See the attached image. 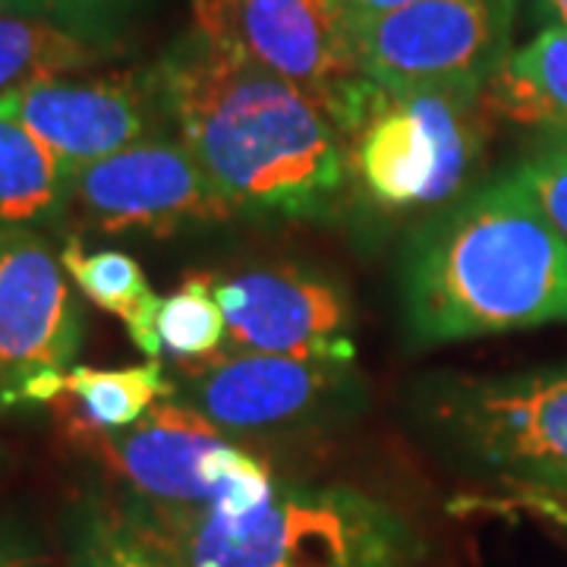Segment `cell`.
<instances>
[{
  "instance_id": "cb8c5ba5",
  "label": "cell",
  "mask_w": 567,
  "mask_h": 567,
  "mask_svg": "<svg viewBox=\"0 0 567 567\" xmlns=\"http://www.w3.org/2000/svg\"><path fill=\"white\" fill-rule=\"evenodd\" d=\"M331 17L341 22V29H353L360 22L375 20V17H385L391 10H401L406 3H416V0H324Z\"/></svg>"
},
{
  "instance_id": "4316f807",
  "label": "cell",
  "mask_w": 567,
  "mask_h": 567,
  "mask_svg": "<svg viewBox=\"0 0 567 567\" xmlns=\"http://www.w3.org/2000/svg\"><path fill=\"white\" fill-rule=\"evenodd\" d=\"M0 3H7V7H13V3H10V0H0Z\"/></svg>"
},
{
  "instance_id": "ba28073f",
  "label": "cell",
  "mask_w": 567,
  "mask_h": 567,
  "mask_svg": "<svg viewBox=\"0 0 567 567\" xmlns=\"http://www.w3.org/2000/svg\"><path fill=\"white\" fill-rule=\"evenodd\" d=\"M73 287L39 227L0 221V413L63 394L85 331Z\"/></svg>"
},
{
  "instance_id": "44dd1931",
  "label": "cell",
  "mask_w": 567,
  "mask_h": 567,
  "mask_svg": "<svg viewBox=\"0 0 567 567\" xmlns=\"http://www.w3.org/2000/svg\"><path fill=\"white\" fill-rule=\"evenodd\" d=\"M511 177L527 189L529 199L567 244V140L539 136L514 164Z\"/></svg>"
},
{
  "instance_id": "52a82bcc",
  "label": "cell",
  "mask_w": 567,
  "mask_h": 567,
  "mask_svg": "<svg viewBox=\"0 0 567 567\" xmlns=\"http://www.w3.org/2000/svg\"><path fill=\"white\" fill-rule=\"evenodd\" d=\"M520 0H416L347 29L363 76L385 89L486 95L511 58Z\"/></svg>"
},
{
  "instance_id": "ffe728a7",
  "label": "cell",
  "mask_w": 567,
  "mask_h": 567,
  "mask_svg": "<svg viewBox=\"0 0 567 567\" xmlns=\"http://www.w3.org/2000/svg\"><path fill=\"white\" fill-rule=\"evenodd\" d=\"M158 341L162 357L174 363H193L218 353L227 344V328L212 275H189L186 281L162 297L158 306Z\"/></svg>"
},
{
  "instance_id": "ac0fdd59",
  "label": "cell",
  "mask_w": 567,
  "mask_h": 567,
  "mask_svg": "<svg viewBox=\"0 0 567 567\" xmlns=\"http://www.w3.org/2000/svg\"><path fill=\"white\" fill-rule=\"evenodd\" d=\"M114 54V48L80 39L54 22L0 3V95L32 82L82 76Z\"/></svg>"
},
{
  "instance_id": "4fadbf2b",
  "label": "cell",
  "mask_w": 567,
  "mask_h": 567,
  "mask_svg": "<svg viewBox=\"0 0 567 567\" xmlns=\"http://www.w3.org/2000/svg\"><path fill=\"white\" fill-rule=\"evenodd\" d=\"M0 117L39 136L66 174L171 130L152 70L32 82L0 95Z\"/></svg>"
},
{
  "instance_id": "2e32d148",
  "label": "cell",
  "mask_w": 567,
  "mask_h": 567,
  "mask_svg": "<svg viewBox=\"0 0 567 567\" xmlns=\"http://www.w3.org/2000/svg\"><path fill=\"white\" fill-rule=\"evenodd\" d=\"M167 398H177V382L162 360L123 369L73 365L63 394L48 406L58 423H80L102 432H117L140 423L142 416Z\"/></svg>"
},
{
  "instance_id": "6da1fadb",
  "label": "cell",
  "mask_w": 567,
  "mask_h": 567,
  "mask_svg": "<svg viewBox=\"0 0 567 567\" xmlns=\"http://www.w3.org/2000/svg\"><path fill=\"white\" fill-rule=\"evenodd\" d=\"M148 70L167 126L237 215L328 218L347 199L344 136L303 89L193 25Z\"/></svg>"
},
{
  "instance_id": "5b68a950",
  "label": "cell",
  "mask_w": 567,
  "mask_h": 567,
  "mask_svg": "<svg viewBox=\"0 0 567 567\" xmlns=\"http://www.w3.org/2000/svg\"><path fill=\"white\" fill-rule=\"evenodd\" d=\"M432 451L466 473L567 502V363L432 375L410 391Z\"/></svg>"
},
{
  "instance_id": "8992f818",
  "label": "cell",
  "mask_w": 567,
  "mask_h": 567,
  "mask_svg": "<svg viewBox=\"0 0 567 567\" xmlns=\"http://www.w3.org/2000/svg\"><path fill=\"white\" fill-rule=\"evenodd\" d=\"M177 398L196 406L224 435L312 432L353 420L365 406V382L353 363L297 360L224 347L174 363Z\"/></svg>"
},
{
  "instance_id": "d4e9b609",
  "label": "cell",
  "mask_w": 567,
  "mask_h": 567,
  "mask_svg": "<svg viewBox=\"0 0 567 567\" xmlns=\"http://www.w3.org/2000/svg\"><path fill=\"white\" fill-rule=\"evenodd\" d=\"M533 13L543 29H567V0H533Z\"/></svg>"
},
{
  "instance_id": "3957f363",
  "label": "cell",
  "mask_w": 567,
  "mask_h": 567,
  "mask_svg": "<svg viewBox=\"0 0 567 567\" xmlns=\"http://www.w3.org/2000/svg\"><path fill=\"white\" fill-rule=\"evenodd\" d=\"M140 507L183 567H420L429 551L398 507L350 486L278 483L249 517Z\"/></svg>"
},
{
  "instance_id": "9c48e42d",
  "label": "cell",
  "mask_w": 567,
  "mask_h": 567,
  "mask_svg": "<svg viewBox=\"0 0 567 567\" xmlns=\"http://www.w3.org/2000/svg\"><path fill=\"white\" fill-rule=\"evenodd\" d=\"M240 218L174 130L70 174V237H171Z\"/></svg>"
},
{
  "instance_id": "9a60e30c",
  "label": "cell",
  "mask_w": 567,
  "mask_h": 567,
  "mask_svg": "<svg viewBox=\"0 0 567 567\" xmlns=\"http://www.w3.org/2000/svg\"><path fill=\"white\" fill-rule=\"evenodd\" d=\"M486 107L492 117L567 140V29H543L511 51L498 76L488 82Z\"/></svg>"
},
{
  "instance_id": "484cf974",
  "label": "cell",
  "mask_w": 567,
  "mask_h": 567,
  "mask_svg": "<svg viewBox=\"0 0 567 567\" xmlns=\"http://www.w3.org/2000/svg\"><path fill=\"white\" fill-rule=\"evenodd\" d=\"M7 461H10V457H7V447H3V442H0V470L7 466Z\"/></svg>"
},
{
  "instance_id": "5bb4252c",
  "label": "cell",
  "mask_w": 567,
  "mask_h": 567,
  "mask_svg": "<svg viewBox=\"0 0 567 567\" xmlns=\"http://www.w3.org/2000/svg\"><path fill=\"white\" fill-rule=\"evenodd\" d=\"M66 567H183L177 551L136 502L89 488L66 507Z\"/></svg>"
},
{
  "instance_id": "7a4b0ae2",
  "label": "cell",
  "mask_w": 567,
  "mask_h": 567,
  "mask_svg": "<svg viewBox=\"0 0 567 567\" xmlns=\"http://www.w3.org/2000/svg\"><path fill=\"white\" fill-rule=\"evenodd\" d=\"M416 347L567 322V244L511 174L435 212L401 259Z\"/></svg>"
},
{
  "instance_id": "d6986e66",
  "label": "cell",
  "mask_w": 567,
  "mask_h": 567,
  "mask_svg": "<svg viewBox=\"0 0 567 567\" xmlns=\"http://www.w3.org/2000/svg\"><path fill=\"white\" fill-rule=\"evenodd\" d=\"M70 203V174L22 123L0 117V221L61 227Z\"/></svg>"
},
{
  "instance_id": "8fae6325",
  "label": "cell",
  "mask_w": 567,
  "mask_h": 567,
  "mask_svg": "<svg viewBox=\"0 0 567 567\" xmlns=\"http://www.w3.org/2000/svg\"><path fill=\"white\" fill-rule=\"evenodd\" d=\"M193 29L341 114L365 80L324 0H196Z\"/></svg>"
},
{
  "instance_id": "7c38bea8",
  "label": "cell",
  "mask_w": 567,
  "mask_h": 567,
  "mask_svg": "<svg viewBox=\"0 0 567 567\" xmlns=\"http://www.w3.org/2000/svg\"><path fill=\"white\" fill-rule=\"evenodd\" d=\"M230 350L357 360V316L341 284L306 265H256L215 281Z\"/></svg>"
},
{
  "instance_id": "30bf717a",
  "label": "cell",
  "mask_w": 567,
  "mask_h": 567,
  "mask_svg": "<svg viewBox=\"0 0 567 567\" xmlns=\"http://www.w3.org/2000/svg\"><path fill=\"white\" fill-rule=\"evenodd\" d=\"M58 432L70 451L95 464L111 492L148 507H212V464L230 439L181 398L158 401L117 432L80 423H58Z\"/></svg>"
},
{
  "instance_id": "e0dca14e",
  "label": "cell",
  "mask_w": 567,
  "mask_h": 567,
  "mask_svg": "<svg viewBox=\"0 0 567 567\" xmlns=\"http://www.w3.org/2000/svg\"><path fill=\"white\" fill-rule=\"evenodd\" d=\"M61 262L82 297L126 324L130 341L148 360H162L158 306L162 297L148 287L142 265L121 249H82L80 237H66Z\"/></svg>"
},
{
  "instance_id": "7402d4cb",
  "label": "cell",
  "mask_w": 567,
  "mask_h": 567,
  "mask_svg": "<svg viewBox=\"0 0 567 567\" xmlns=\"http://www.w3.org/2000/svg\"><path fill=\"white\" fill-rule=\"evenodd\" d=\"M10 3L22 13L41 17L80 39L114 48V51L121 44L123 25L140 7V0H10Z\"/></svg>"
},
{
  "instance_id": "277c9868",
  "label": "cell",
  "mask_w": 567,
  "mask_h": 567,
  "mask_svg": "<svg viewBox=\"0 0 567 567\" xmlns=\"http://www.w3.org/2000/svg\"><path fill=\"white\" fill-rule=\"evenodd\" d=\"M486 95L385 89L365 76L334 117L357 193L391 215L442 212L473 189L488 142Z\"/></svg>"
},
{
  "instance_id": "603a6c76",
  "label": "cell",
  "mask_w": 567,
  "mask_h": 567,
  "mask_svg": "<svg viewBox=\"0 0 567 567\" xmlns=\"http://www.w3.org/2000/svg\"><path fill=\"white\" fill-rule=\"evenodd\" d=\"M0 567H58L32 529L0 517Z\"/></svg>"
}]
</instances>
